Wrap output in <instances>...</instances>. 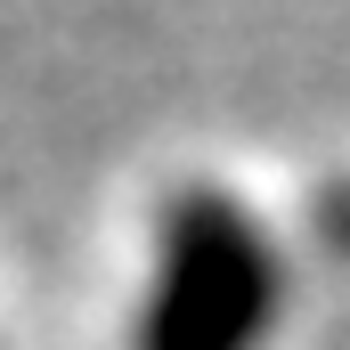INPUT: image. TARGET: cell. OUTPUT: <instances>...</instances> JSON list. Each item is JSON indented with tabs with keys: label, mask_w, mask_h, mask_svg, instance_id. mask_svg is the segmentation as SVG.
<instances>
[{
	"label": "cell",
	"mask_w": 350,
	"mask_h": 350,
	"mask_svg": "<svg viewBox=\"0 0 350 350\" xmlns=\"http://www.w3.org/2000/svg\"><path fill=\"white\" fill-rule=\"evenodd\" d=\"M285 310L277 237L228 187H179L155 212V277L131 350H261Z\"/></svg>",
	"instance_id": "6da1fadb"
}]
</instances>
